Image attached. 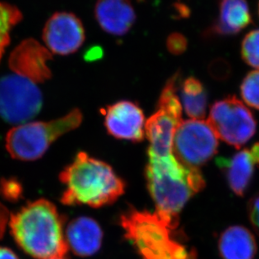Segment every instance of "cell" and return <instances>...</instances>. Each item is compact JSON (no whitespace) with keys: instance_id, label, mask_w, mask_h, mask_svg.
Wrapping results in <instances>:
<instances>
[{"instance_id":"30bf717a","label":"cell","mask_w":259,"mask_h":259,"mask_svg":"<svg viewBox=\"0 0 259 259\" xmlns=\"http://www.w3.org/2000/svg\"><path fill=\"white\" fill-rule=\"evenodd\" d=\"M42 39L51 53L70 55L76 53L84 42V27L74 14L57 12L46 23Z\"/></svg>"},{"instance_id":"ffe728a7","label":"cell","mask_w":259,"mask_h":259,"mask_svg":"<svg viewBox=\"0 0 259 259\" xmlns=\"http://www.w3.org/2000/svg\"><path fill=\"white\" fill-rule=\"evenodd\" d=\"M241 95L245 103L259 110V70L247 73L241 85Z\"/></svg>"},{"instance_id":"6da1fadb","label":"cell","mask_w":259,"mask_h":259,"mask_svg":"<svg viewBox=\"0 0 259 259\" xmlns=\"http://www.w3.org/2000/svg\"><path fill=\"white\" fill-rule=\"evenodd\" d=\"M64 220L52 202L37 199L10 217V231L19 247L31 257L63 258L68 250Z\"/></svg>"},{"instance_id":"7c38bea8","label":"cell","mask_w":259,"mask_h":259,"mask_svg":"<svg viewBox=\"0 0 259 259\" xmlns=\"http://www.w3.org/2000/svg\"><path fill=\"white\" fill-rule=\"evenodd\" d=\"M109 134L118 139L142 142L145 137V116L135 103L122 100L103 110Z\"/></svg>"},{"instance_id":"7a4b0ae2","label":"cell","mask_w":259,"mask_h":259,"mask_svg":"<svg viewBox=\"0 0 259 259\" xmlns=\"http://www.w3.org/2000/svg\"><path fill=\"white\" fill-rule=\"evenodd\" d=\"M66 186L61 197L65 205H109L125 192V184L106 162L79 152L59 176Z\"/></svg>"},{"instance_id":"4316f807","label":"cell","mask_w":259,"mask_h":259,"mask_svg":"<svg viewBox=\"0 0 259 259\" xmlns=\"http://www.w3.org/2000/svg\"><path fill=\"white\" fill-rule=\"evenodd\" d=\"M0 259H19V257L10 248L0 247Z\"/></svg>"},{"instance_id":"2e32d148","label":"cell","mask_w":259,"mask_h":259,"mask_svg":"<svg viewBox=\"0 0 259 259\" xmlns=\"http://www.w3.org/2000/svg\"><path fill=\"white\" fill-rule=\"evenodd\" d=\"M219 16L210 32L218 35H236L252 22L247 0H220Z\"/></svg>"},{"instance_id":"3957f363","label":"cell","mask_w":259,"mask_h":259,"mask_svg":"<svg viewBox=\"0 0 259 259\" xmlns=\"http://www.w3.org/2000/svg\"><path fill=\"white\" fill-rule=\"evenodd\" d=\"M145 174L156 213L179 227V215L185 204L205 185L201 172L183 166L174 157L148 158Z\"/></svg>"},{"instance_id":"7402d4cb","label":"cell","mask_w":259,"mask_h":259,"mask_svg":"<svg viewBox=\"0 0 259 259\" xmlns=\"http://www.w3.org/2000/svg\"><path fill=\"white\" fill-rule=\"evenodd\" d=\"M22 185L14 179L1 180L0 194L5 199L10 201H16L22 195Z\"/></svg>"},{"instance_id":"277c9868","label":"cell","mask_w":259,"mask_h":259,"mask_svg":"<svg viewBox=\"0 0 259 259\" xmlns=\"http://www.w3.org/2000/svg\"><path fill=\"white\" fill-rule=\"evenodd\" d=\"M120 225L142 259H197L196 252L181 242L178 227L156 212L129 208L120 215Z\"/></svg>"},{"instance_id":"4fadbf2b","label":"cell","mask_w":259,"mask_h":259,"mask_svg":"<svg viewBox=\"0 0 259 259\" xmlns=\"http://www.w3.org/2000/svg\"><path fill=\"white\" fill-rule=\"evenodd\" d=\"M218 165L224 171L231 190L242 196L259 165V142L237 152L231 158H220Z\"/></svg>"},{"instance_id":"83f0119b","label":"cell","mask_w":259,"mask_h":259,"mask_svg":"<svg viewBox=\"0 0 259 259\" xmlns=\"http://www.w3.org/2000/svg\"><path fill=\"white\" fill-rule=\"evenodd\" d=\"M51 259H63V258H60V257H58V258H51Z\"/></svg>"},{"instance_id":"9a60e30c","label":"cell","mask_w":259,"mask_h":259,"mask_svg":"<svg viewBox=\"0 0 259 259\" xmlns=\"http://www.w3.org/2000/svg\"><path fill=\"white\" fill-rule=\"evenodd\" d=\"M67 246L79 257H90L100 250L103 232L97 222L90 217L72 220L66 231Z\"/></svg>"},{"instance_id":"8fae6325","label":"cell","mask_w":259,"mask_h":259,"mask_svg":"<svg viewBox=\"0 0 259 259\" xmlns=\"http://www.w3.org/2000/svg\"><path fill=\"white\" fill-rule=\"evenodd\" d=\"M52 59L53 55L48 48L30 38L14 49L9 58V67L15 74L35 83H41L52 77L48 65Z\"/></svg>"},{"instance_id":"cb8c5ba5","label":"cell","mask_w":259,"mask_h":259,"mask_svg":"<svg viewBox=\"0 0 259 259\" xmlns=\"http://www.w3.org/2000/svg\"><path fill=\"white\" fill-rule=\"evenodd\" d=\"M250 222L259 233V193L252 197L248 203Z\"/></svg>"},{"instance_id":"d4e9b609","label":"cell","mask_w":259,"mask_h":259,"mask_svg":"<svg viewBox=\"0 0 259 259\" xmlns=\"http://www.w3.org/2000/svg\"><path fill=\"white\" fill-rule=\"evenodd\" d=\"M103 57L102 48L99 47H94L90 48L87 51V53H85V60L88 62H92V61L98 60Z\"/></svg>"},{"instance_id":"44dd1931","label":"cell","mask_w":259,"mask_h":259,"mask_svg":"<svg viewBox=\"0 0 259 259\" xmlns=\"http://www.w3.org/2000/svg\"><path fill=\"white\" fill-rule=\"evenodd\" d=\"M242 57L245 63L259 69V30L250 31L242 43Z\"/></svg>"},{"instance_id":"9c48e42d","label":"cell","mask_w":259,"mask_h":259,"mask_svg":"<svg viewBox=\"0 0 259 259\" xmlns=\"http://www.w3.org/2000/svg\"><path fill=\"white\" fill-rule=\"evenodd\" d=\"M42 94L35 82L19 75L0 77V117L6 122L25 124L42 107Z\"/></svg>"},{"instance_id":"603a6c76","label":"cell","mask_w":259,"mask_h":259,"mask_svg":"<svg viewBox=\"0 0 259 259\" xmlns=\"http://www.w3.org/2000/svg\"><path fill=\"white\" fill-rule=\"evenodd\" d=\"M166 47L167 51L172 55H182L187 50V38L180 32L171 33L167 38Z\"/></svg>"},{"instance_id":"5b68a950","label":"cell","mask_w":259,"mask_h":259,"mask_svg":"<svg viewBox=\"0 0 259 259\" xmlns=\"http://www.w3.org/2000/svg\"><path fill=\"white\" fill-rule=\"evenodd\" d=\"M82 120L81 111L72 110L50 121L25 123L12 128L5 138L8 152L15 159L35 161L45 154L56 140L77 129Z\"/></svg>"},{"instance_id":"484cf974","label":"cell","mask_w":259,"mask_h":259,"mask_svg":"<svg viewBox=\"0 0 259 259\" xmlns=\"http://www.w3.org/2000/svg\"><path fill=\"white\" fill-rule=\"evenodd\" d=\"M8 222H9V212L4 205L0 204V238L5 233Z\"/></svg>"},{"instance_id":"e0dca14e","label":"cell","mask_w":259,"mask_h":259,"mask_svg":"<svg viewBox=\"0 0 259 259\" xmlns=\"http://www.w3.org/2000/svg\"><path fill=\"white\" fill-rule=\"evenodd\" d=\"M218 248L223 259H253L257 253L253 235L242 226L225 230L220 237Z\"/></svg>"},{"instance_id":"d6986e66","label":"cell","mask_w":259,"mask_h":259,"mask_svg":"<svg viewBox=\"0 0 259 259\" xmlns=\"http://www.w3.org/2000/svg\"><path fill=\"white\" fill-rule=\"evenodd\" d=\"M22 19V13L16 6L0 2V61L10 45L11 31Z\"/></svg>"},{"instance_id":"8992f818","label":"cell","mask_w":259,"mask_h":259,"mask_svg":"<svg viewBox=\"0 0 259 259\" xmlns=\"http://www.w3.org/2000/svg\"><path fill=\"white\" fill-rule=\"evenodd\" d=\"M180 77L178 72L167 80L160 95L156 112L145 124V133L150 143L148 157H175L172 153L174 138L183 120L182 105L177 95Z\"/></svg>"},{"instance_id":"ac0fdd59","label":"cell","mask_w":259,"mask_h":259,"mask_svg":"<svg viewBox=\"0 0 259 259\" xmlns=\"http://www.w3.org/2000/svg\"><path fill=\"white\" fill-rule=\"evenodd\" d=\"M181 105L189 117L194 120H204L206 115L207 93L199 79L190 77L181 86Z\"/></svg>"},{"instance_id":"52a82bcc","label":"cell","mask_w":259,"mask_h":259,"mask_svg":"<svg viewBox=\"0 0 259 259\" xmlns=\"http://www.w3.org/2000/svg\"><path fill=\"white\" fill-rule=\"evenodd\" d=\"M218 139L208 120H182L175 132L172 153L183 166L199 169L217 154Z\"/></svg>"},{"instance_id":"5bb4252c","label":"cell","mask_w":259,"mask_h":259,"mask_svg":"<svg viewBox=\"0 0 259 259\" xmlns=\"http://www.w3.org/2000/svg\"><path fill=\"white\" fill-rule=\"evenodd\" d=\"M95 13L102 30L118 36L125 35L137 18L129 0H98Z\"/></svg>"},{"instance_id":"ba28073f","label":"cell","mask_w":259,"mask_h":259,"mask_svg":"<svg viewBox=\"0 0 259 259\" xmlns=\"http://www.w3.org/2000/svg\"><path fill=\"white\" fill-rule=\"evenodd\" d=\"M207 120L218 138L236 148L246 144L257 128L252 112L236 96L214 103Z\"/></svg>"}]
</instances>
